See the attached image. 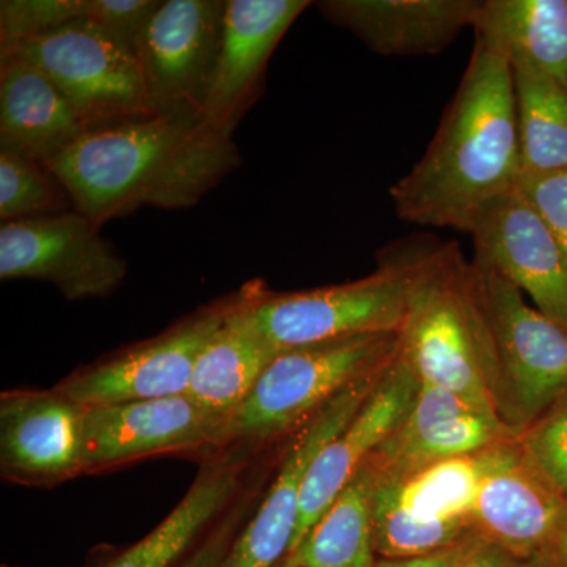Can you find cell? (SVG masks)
<instances>
[{
  "mask_svg": "<svg viewBox=\"0 0 567 567\" xmlns=\"http://www.w3.org/2000/svg\"><path fill=\"white\" fill-rule=\"evenodd\" d=\"M516 93L506 51L475 47L423 158L390 189L405 223L468 234L480 213L520 177Z\"/></svg>",
  "mask_w": 567,
  "mask_h": 567,
  "instance_id": "6da1fadb",
  "label": "cell"
},
{
  "mask_svg": "<svg viewBox=\"0 0 567 567\" xmlns=\"http://www.w3.org/2000/svg\"><path fill=\"white\" fill-rule=\"evenodd\" d=\"M238 166L234 137L203 118L152 115L85 132L47 167L100 227L144 205L194 207Z\"/></svg>",
  "mask_w": 567,
  "mask_h": 567,
  "instance_id": "7a4b0ae2",
  "label": "cell"
},
{
  "mask_svg": "<svg viewBox=\"0 0 567 567\" xmlns=\"http://www.w3.org/2000/svg\"><path fill=\"white\" fill-rule=\"evenodd\" d=\"M380 256L405 276L406 311L399 331L402 360L421 382L496 413L494 341L473 262L456 241L429 235L388 245Z\"/></svg>",
  "mask_w": 567,
  "mask_h": 567,
  "instance_id": "3957f363",
  "label": "cell"
},
{
  "mask_svg": "<svg viewBox=\"0 0 567 567\" xmlns=\"http://www.w3.org/2000/svg\"><path fill=\"white\" fill-rule=\"evenodd\" d=\"M398 353L399 333L358 334L281 350L229 416L226 445L262 443L298 431Z\"/></svg>",
  "mask_w": 567,
  "mask_h": 567,
  "instance_id": "277c9868",
  "label": "cell"
},
{
  "mask_svg": "<svg viewBox=\"0 0 567 567\" xmlns=\"http://www.w3.org/2000/svg\"><path fill=\"white\" fill-rule=\"evenodd\" d=\"M234 309L268 344L284 350L371 333H399L406 311L401 268L379 254V268L358 281L303 292H270L248 284Z\"/></svg>",
  "mask_w": 567,
  "mask_h": 567,
  "instance_id": "5b68a950",
  "label": "cell"
},
{
  "mask_svg": "<svg viewBox=\"0 0 567 567\" xmlns=\"http://www.w3.org/2000/svg\"><path fill=\"white\" fill-rule=\"evenodd\" d=\"M472 262L494 341L496 413L520 434L567 395V331L505 276Z\"/></svg>",
  "mask_w": 567,
  "mask_h": 567,
  "instance_id": "8992f818",
  "label": "cell"
},
{
  "mask_svg": "<svg viewBox=\"0 0 567 567\" xmlns=\"http://www.w3.org/2000/svg\"><path fill=\"white\" fill-rule=\"evenodd\" d=\"M0 54L39 66L69 99L87 132L153 115L133 52L91 22L78 20L32 39L0 41Z\"/></svg>",
  "mask_w": 567,
  "mask_h": 567,
  "instance_id": "52a82bcc",
  "label": "cell"
},
{
  "mask_svg": "<svg viewBox=\"0 0 567 567\" xmlns=\"http://www.w3.org/2000/svg\"><path fill=\"white\" fill-rule=\"evenodd\" d=\"M480 453L439 462L398 480L374 475L371 517L379 559L421 557L480 537L473 525Z\"/></svg>",
  "mask_w": 567,
  "mask_h": 567,
  "instance_id": "ba28073f",
  "label": "cell"
},
{
  "mask_svg": "<svg viewBox=\"0 0 567 567\" xmlns=\"http://www.w3.org/2000/svg\"><path fill=\"white\" fill-rule=\"evenodd\" d=\"M227 0H166L153 14L134 58L153 115L203 118Z\"/></svg>",
  "mask_w": 567,
  "mask_h": 567,
  "instance_id": "9c48e42d",
  "label": "cell"
},
{
  "mask_svg": "<svg viewBox=\"0 0 567 567\" xmlns=\"http://www.w3.org/2000/svg\"><path fill=\"white\" fill-rule=\"evenodd\" d=\"M80 212L2 223L0 278L51 282L70 301L102 298L126 276V262Z\"/></svg>",
  "mask_w": 567,
  "mask_h": 567,
  "instance_id": "30bf717a",
  "label": "cell"
},
{
  "mask_svg": "<svg viewBox=\"0 0 567 567\" xmlns=\"http://www.w3.org/2000/svg\"><path fill=\"white\" fill-rule=\"evenodd\" d=\"M229 300L196 312L164 333L74 372L58 390L84 406L188 393L194 365L226 320Z\"/></svg>",
  "mask_w": 567,
  "mask_h": 567,
  "instance_id": "8fae6325",
  "label": "cell"
},
{
  "mask_svg": "<svg viewBox=\"0 0 567 567\" xmlns=\"http://www.w3.org/2000/svg\"><path fill=\"white\" fill-rule=\"evenodd\" d=\"M227 421L229 416L204 409L188 394L87 406L84 473L159 454L226 446Z\"/></svg>",
  "mask_w": 567,
  "mask_h": 567,
  "instance_id": "7c38bea8",
  "label": "cell"
},
{
  "mask_svg": "<svg viewBox=\"0 0 567 567\" xmlns=\"http://www.w3.org/2000/svg\"><path fill=\"white\" fill-rule=\"evenodd\" d=\"M386 368L347 388L344 393L298 429L278 476L257 513L235 537L224 567H276L287 558L297 529L309 468L323 447L357 415Z\"/></svg>",
  "mask_w": 567,
  "mask_h": 567,
  "instance_id": "4fadbf2b",
  "label": "cell"
},
{
  "mask_svg": "<svg viewBox=\"0 0 567 567\" xmlns=\"http://www.w3.org/2000/svg\"><path fill=\"white\" fill-rule=\"evenodd\" d=\"M468 235L475 260L494 268L567 331V257L518 183L488 204Z\"/></svg>",
  "mask_w": 567,
  "mask_h": 567,
  "instance_id": "5bb4252c",
  "label": "cell"
},
{
  "mask_svg": "<svg viewBox=\"0 0 567 567\" xmlns=\"http://www.w3.org/2000/svg\"><path fill=\"white\" fill-rule=\"evenodd\" d=\"M473 525L477 536L516 561L539 554L557 527L567 496L533 465L518 435L481 451Z\"/></svg>",
  "mask_w": 567,
  "mask_h": 567,
  "instance_id": "9a60e30c",
  "label": "cell"
},
{
  "mask_svg": "<svg viewBox=\"0 0 567 567\" xmlns=\"http://www.w3.org/2000/svg\"><path fill=\"white\" fill-rule=\"evenodd\" d=\"M87 406L52 390L0 395V470L14 483L50 486L82 475Z\"/></svg>",
  "mask_w": 567,
  "mask_h": 567,
  "instance_id": "2e32d148",
  "label": "cell"
},
{
  "mask_svg": "<svg viewBox=\"0 0 567 567\" xmlns=\"http://www.w3.org/2000/svg\"><path fill=\"white\" fill-rule=\"evenodd\" d=\"M517 435L496 413L420 380L412 409L368 464L380 480H398Z\"/></svg>",
  "mask_w": 567,
  "mask_h": 567,
  "instance_id": "e0dca14e",
  "label": "cell"
},
{
  "mask_svg": "<svg viewBox=\"0 0 567 567\" xmlns=\"http://www.w3.org/2000/svg\"><path fill=\"white\" fill-rule=\"evenodd\" d=\"M309 6L308 0H227L221 50L203 114L210 128L234 137L259 96L275 48Z\"/></svg>",
  "mask_w": 567,
  "mask_h": 567,
  "instance_id": "ac0fdd59",
  "label": "cell"
},
{
  "mask_svg": "<svg viewBox=\"0 0 567 567\" xmlns=\"http://www.w3.org/2000/svg\"><path fill=\"white\" fill-rule=\"evenodd\" d=\"M417 388L420 379L398 353L357 415L323 447L309 468L290 551L371 458L377 447L402 423L412 409Z\"/></svg>",
  "mask_w": 567,
  "mask_h": 567,
  "instance_id": "d6986e66",
  "label": "cell"
},
{
  "mask_svg": "<svg viewBox=\"0 0 567 567\" xmlns=\"http://www.w3.org/2000/svg\"><path fill=\"white\" fill-rule=\"evenodd\" d=\"M317 10L382 55L413 58L446 50L473 28L480 0H323Z\"/></svg>",
  "mask_w": 567,
  "mask_h": 567,
  "instance_id": "ffe728a7",
  "label": "cell"
},
{
  "mask_svg": "<svg viewBox=\"0 0 567 567\" xmlns=\"http://www.w3.org/2000/svg\"><path fill=\"white\" fill-rule=\"evenodd\" d=\"M85 132L69 99L39 66L0 54V148L50 166Z\"/></svg>",
  "mask_w": 567,
  "mask_h": 567,
  "instance_id": "44dd1931",
  "label": "cell"
},
{
  "mask_svg": "<svg viewBox=\"0 0 567 567\" xmlns=\"http://www.w3.org/2000/svg\"><path fill=\"white\" fill-rule=\"evenodd\" d=\"M246 458L229 454L208 465L188 494L158 527L133 546L123 548L92 567H175L233 505L241 484Z\"/></svg>",
  "mask_w": 567,
  "mask_h": 567,
  "instance_id": "7402d4cb",
  "label": "cell"
},
{
  "mask_svg": "<svg viewBox=\"0 0 567 567\" xmlns=\"http://www.w3.org/2000/svg\"><path fill=\"white\" fill-rule=\"evenodd\" d=\"M279 352L237 315L230 298L226 320L197 358L186 394L204 409L230 416Z\"/></svg>",
  "mask_w": 567,
  "mask_h": 567,
  "instance_id": "603a6c76",
  "label": "cell"
},
{
  "mask_svg": "<svg viewBox=\"0 0 567 567\" xmlns=\"http://www.w3.org/2000/svg\"><path fill=\"white\" fill-rule=\"evenodd\" d=\"M473 29L567 89V0H483Z\"/></svg>",
  "mask_w": 567,
  "mask_h": 567,
  "instance_id": "cb8c5ba5",
  "label": "cell"
},
{
  "mask_svg": "<svg viewBox=\"0 0 567 567\" xmlns=\"http://www.w3.org/2000/svg\"><path fill=\"white\" fill-rule=\"evenodd\" d=\"M374 484V473L365 462L287 558L298 567H375Z\"/></svg>",
  "mask_w": 567,
  "mask_h": 567,
  "instance_id": "d4e9b609",
  "label": "cell"
},
{
  "mask_svg": "<svg viewBox=\"0 0 567 567\" xmlns=\"http://www.w3.org/2000/svg\"><path fill=\"white\" fill-rule=\"evenodd\" d=\"M516 93L520 175L567 171V89L525 59L509 58Z\"/></svg>",
  "mask_w": 567,
  "mask_h": 567,
  "instance_id": "484cf974",
  "label": "cell"
},
{
  "mask_svg": "<svg viewBox=\"0 0 567 567\" xmlns=\"http://www.w3.org/2000/svg\"><path fill=\"white\" fill-rule=\"evenodd\" d=\"M74 210L63 183L44 164L0 148V219L41 218Z\"/></svg>",
  "mask_w": 567,
  "mask_h": 567,
  "instance_id": "4316f807",
  "label": "cell"
},
{
  "mask_svg": "<svg viewBox=\"0 0 567 567\" xmlns=\"http://www.w3.org/2000/svg\"><path fill=\"white\" fill-rule=\"evenodd\" d=\"M533 465L567 496V395L518 434Z\"/></svg>",
  "mask_w": 567,
  "mask_h": 567,
  "instance_id": "83f0119b",
  "label": "cell"
},
{
  "mask_svg": "<svg viewBox=\"0 0 567 567\" xmlns=\"http://www.w3.org/2000/svg\"><path fill=\"white\" fill-rule=\"evenodd\" d=\"M84 0H2L0 41L32 39L81 20Z\"/></svg>",
  "mask_w": 567,
  "mask_h": 567,
  "instance_id": "f1b7e54d",
  "label": "cell"
},
{
  "mask_svg": "<svg viewBox=\"0 0 567 567\" xmlns=\"http://www.w3.org/2000/svg\"><path fill=\"white\" fill-rule=\"evenodd\" d=\"M159 6L162 0H84L81 20L134 54Z\"/></svg>",
  "mask_w": 567,
  "mask_h": 567,
  "instance_id": "f546056e",
  "label": "cell"
},
{
  "mask_svg": "<svg viewBox=\"0 0 567 567\" xmlns=\"http://www.w3.org/2000/svg\"><path fill=\"white\" fill-rule=\"evenodd\" d=\"M518 186L543 216L567 257V171L544 175H520Z\"/></svg>",
  "mask_w": 567,
  "mask_h": 567,
  "instance_id": "4dcf8cb0",
  "label": "cell"
},
{
  "mask_svg": "<svg viewBox=\"0 0 567 567\" xmlns=\"http://www.w3.org/2000/svg\"><path fill=\"white\" fill-rule=\"evenodd\" d=\"M244 509H230L175 567H224L235 537L240 533Z\"/></svg>",
  "mask_w": 567,
  "mask_h": 567,
  "instance_id": "1f68e13d",
  "label": "cell"
},
{
  "mask_svg": "<svg viewBox=\"0 0 567 567\" xmlns=\"http://www.w3.org/2000/svg\"><path fill=\"white\" fill-rule=\"evenodd\" d=\"M480 539L481 537H475V539L465 540L457 546L443 548L434 554L421 555V557L379 559L375 567H458Z\"/></svg>",
  "mask_w": 567,
  "mask_h": 567,
  "instance_id": "d6a6232c",
  "label": "cell"
},
{
  "mask_svg": "<svg viewBox=\"0 0 567 567\" xmlns=\"http://www.w3.org/2000/svg\"><path fill=\"white\" fill-rule=\"evenodd\" d=\"M529 561L537 567H567V506L547 543Z\"/></svg>",
  "mask_w": 567,
  "mask_h": 567,
  "instance_id": "836d02e7",
  "label": "cell"
},
{
  "mask_svg": "<svg viewBox=\"0 0 567 567\" xmlns=\"http://www.w3.org/2000/svg\"><path fill=\"white\" fill-rule=\"evenodd\" d=\"M513 561L505 550L480 539L458 567H507Z\"/></svg>",
  "mask_w": 567,
  "mask_h": 567,
  "instance_id": "e575fe53",
  "label": "cell"
},
{
  "mask_svg": "<svg viewBox=\"0 0 567 567\" xmlns=\"http://www.w3.org/2000/svg\"><path fill=\"white\" fill-rule=\"evenodd\" d=\"M507 567H537V566L533 561H516V559H514V561L511 563V565Z\"/></svg>",
  "mask_w": 567,
  "mask_h": 567,
  "instance_id": "d590c367",
  "label": "cell"
},
{
  "mask_svg": "<svg viewBox=\"0 0 567 567\" xmlns=\"http://www.w3.org/2000/svg\"><path fill=\"white\" fill-rule=\"evenodd\" d=\"M276 567H298L297 565H295V563L290 561L289 558H286L284 559V561L281 563V565H278Z\"/></svg>",
  "mask_w": 567,
  "mask_h": 567,
  "instance_id": "8d00e7d4",
  "label": "cell"
}]
</instances>
